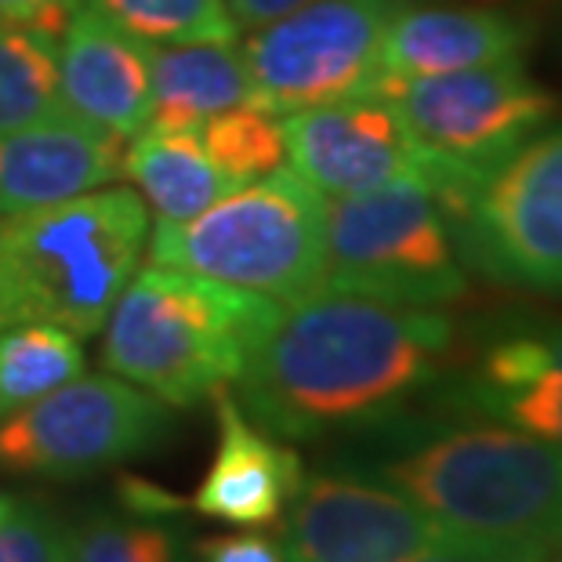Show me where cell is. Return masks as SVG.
Here are the masks:
<instances>
[{
  "mask_svg": "<svg viewBox=\"0 0 562 562\" xmlns=\"http://www.w3.org/2000/svg\"><path fill=\"white\" fill-rule=\"evenodd\" d=\"M283 305L189 269H138L105 319L102 367L167 406H196L244 374Z\"/></svg>",
  "mask_w": 562,
  "mask_h": 562,
  "instance_id": "3957f363",
  "label": "cell"
},
{
  "mask_svg": "<svg viewBox=\"0 0 562 562\" xmlns=\"http://www.w3.org/2000/svg\"><path fill=\"white\" fill-rule=\"evenodd\" d=\"M66 519L41 497H15L11 516L0 522V562H63Z\"/></svg>",
  "mask_w": 562,
  "mask_h": 562,
  "instance_id": "d4e9b609",
  "label": "cell"
},
{
  "mask_svg": "<svg viewBox=\"0 0 562 562\" xmlns=\"http://www.w3.org/2000/svg\"><path fill=\"white\" fill-rule=\"evenodd\" d=\"M403 0H308L250 30L240 55L258 102L272 113L374 94L385 80L381 47Z\"/></svg>",
  "mask_w": 562,
  "mask_h": 562,
  "instance_id": "30bf717a",
  "label": "cell"
},
{
  "mask_svg": "<svg viewBox=\"0 0 562 562\" xmlns=\"http://www.w3.org/2000/svg\"><path fill=\"white\" fill-rule=\"evenodd\" d=\"M461 363L442 308L316 291L283 305L236 378V403L277 439L360 436L406 414Z\"/></svg>",
  "mask_w": 562,
  "mask_h": 562,
  "instance_id": "6da1fadb",
  "label": "cell"
},
{
  "mask_svg": "<svg viewBox=\"0 0 562 562\" xmlns=\"http://www.w3.org/2000/svg\"><path fill=\"white\" fill-rule=\"evenodd\" d=\"M124 171V138L58 113L0 135V218L113 186Z\"/></svg>",
  "mask_w": 562,
  "mask_h": 562,
  "instance_id": "2e32d148",
  "label": "cell"
},
{
  "mask_svg": "<svg viewBox=\"0 0 562 562\" xmlns=\"http://www.w3.org/2000/svg\"><path fill=\"white\" fill-rule=\"evenodd\" d=\"M178 512L124 505L91 508L66 526L63 562H196V541Z\"/></svg>",
  "mask_w": 562,
  "mask_h": 562,
  "instance_id": "ffe728a7",
  "label": "cell"
},
{
  "mask_svg": "<svg viewBox=\"0 0 562 562\" xmlns=\"http://www.w3.org/2000/svg\"><path fill=\"white\" fill-rule=\"evenodd\" d=\"M464 269L530 294L562 291V124H548L447 211Z\"/></svg>",
  "mask_w": 562,
  "mask_h": 562,
  "instance_id": "ba28073f",
  "label": "cell"
},
{
  "mask_svg": "<svg viewBox=\"0 0 562 562\" xmlns=\"http://www.w3.org/2000/svg\"><path fill=\"white\" fill-rule=\"evenodd\" d=\"M447 406L562 447V316L501 323L450 381Z\"/></svg>",
  "mask_w": 562,
  "mask_h": 562,
  "instance_id": "4fadbf2b",
  "label": "cell"
},
{
  "mask_svg": "<svg viewBox=\"0 0 562 562\" xmlns=\"http://www.w3.org/2000/svg\"><path fill=\"white\" fill-rule=\"evenodd\" d=\"M83 374L80 338L52 323L0 330V422Z\"/></svg>",
  "mask_w": 562,
  "mask_h": 562,
  "instance_id": "7402d4cb",
  "label": "cell"
},
{
  "mask_svg": "<svg viewBox=\"0 0 562 562\" xmlns=\"http://www.w3.org/2000/svg\"><path fill=\"white\" fill-rule=\"evenodd\" d=\"M319 291L442 308L469 294V269L436 196L396 182L327 200Z\"/></svg>",
  "mask_w": 562,
  "mask_h": 562,
  "instance_id": "52a82bcc",
  "label": "cell"
},
{
  "mask_svg": "<svg viewBox=\"0 0 562 562\" xmlns=\"http://www.w3.org/2000/svg\"><path fill=\"white\" fill-rule=\"evenodd\" d=\"M11 508H15V497L11 494H0V522L11 516Z\"/></svg>",
  "mask_w": 562,
  "mask_h": 562,
  "instance_id": "f546056e",
  "label": "cell"
},
{
  "mask_svg": "<svg viewBox=\"0 0 562 562\" xmlns=\"http://www.w3.org/2000/svg\"><path fill=\"white\" fill-rule=\"evenodd\" d=\"M196 135L203 149H207V157L240 186L280 171L286 160L280 113H272L258 102L211 116L207 124L196 127Z\"/></svg>",
  "mask_w": 562,
  "mask_h": 562,
  "instance_id": "cb8c5ba5",
  "label": "cell"
},
{
  "mask_svg": "<svg viewBox=\"0 0 562 562\" xmlns=\"http://www.w3.org/2000/svg\"><path fill=\"white\" fill-rule=\"evenodd\" d=\"M291 171L323 200L370 193L396 182H422V157L396 110L381 94L283 113Z\"/></svg>",
  "mask_w": 562,
  "mask_h": 562,
  "instance_id": "7c38bea8",
  "label": "cell"
},
{
  "mask_svg": "<svg viewBox=\"0 0 562 562\" xmlns=\"http://www.w3.org/2000/svg\"><path fill=\"white\" fill-rule=\"evenodd\" d=\"M240 30H261L269 22H277L283 15H291L294 8L308 4V0H225Z\"/></svg>",
  "mask_w": 562,
  "mask_h": 562,
  "instance_id": "83f0119b",
  "label": "cell"
},
{
  "mask_svg": "<svg viewBox=\"0 0 562 562\" xmlns=\"http://www.w3.org/2000/svg\"><path fill=\"white\" fill-rule=\"evenodd\" d=\"M146 240L149 207L124 186L0 218V330L52 323L77 338L99 334Z\"/></svg>",
  "mask_w": 562,
  "mask_h": 562,
  "instance_id": "277c9868",
  "label": "cell"
},
{
  "mask_svg": "<svg viewBox=\"0 0 562 562\" xmlns=\"http://www.w3.org/2000/svg\"><path fill=\"white\" fill-rule=\"evenodd\" d=\"M175 436V414L116 374H77L0 422V472L83 480L116 469Z\"/></svg>",
  "mask_w": 562,
  "mask_h": 562,
  "instance_id": "9c48e42d",
  "label": "cell"
},
{
  "mask_svg": "<svg viewBox=\"0 0 562 562\" xmlns=\"http://www.w3.org/2000/svg\"><path fill=\"white\" fill-rule=\"evenodd\" d=\"M218 447L193 494V512L229 526H272L302 486V458L266 428H258L225 389L214 392Z\"/></svg>",
  "mask_w": 562,
  "mask_h": 562,
  "instance_id": "9a60e30c",
  "label": "cell"
},
{
  "mask_svg": "<svg viewBox=\"0 0 562 562\" xmlns=\"http://www.w3.org/2000/svg\"><path fill=\"white\" fill-rule=\"evenodd\" d=\"M258 102L240 47L229 44H178L153 47L149 124L157 131H196L236 105ZM261 105V102H258Z\"/></svg>",
  "mask_w": 562,
  "mask_h": 562,
  "instance_id": "ac0fdd59",
  "label": "cell"
},
{
  "mask_svg": "<svg viewBox=\"0 0 562 562\" xmlns=\"http://www.w3.org/2000/svg\"><path fill=\"white\" fill-rule=\"evenodd\" d=\"M548 552H533V548H505V544H483L464 541V537H439L425 552H417L411 562H544Z\"/></svg>",
  "mask_w": 562,
  "mask_h": 562,
  "instance_id": "484cf974",
  "label": "cell"
},
{
  "mask_svg": "<svg viewBox=\"0 0 562 562\" xmlns=\"http://www.w3.org/2000/svg\"><path fill=\"white\" fill-rule=\"evenodd\" d=\"M422 157V186L442 214L453 211L526 138L555 121L559 99L522 69L519 58L439 77L392 80L378 91Z\"/></svg>",
  "mask_w": 562,
  "mask_h": 562,
  "instance_id": "8992f818",
  "label": "cell"
},
{
  "mask_svg": "<svg viewBox=\"0 0 562 562\" xmlns=\"http://www.w3.org/2000/svg\"><path fill=\"white\" fill-rule=\"evenodd\" d=\"M77 0H0V19H33L63 30Z\"/></svg>",
  "mask_w": 562,
  "mask_h": 562,
  "instance_id": "f1b7e54d",
  "label": "cell"
},
{
  "mask_svg": "<svg viewBox=\"0 0 562 562\" xmlns=\"http://www.w3.org/2000/svg\"><path fill=\"white\" fill-rule=\"evenodd\" d=\"M447 537L400 490L352 464L305 475L280 530L283 562H411Z\"/></svg>",
  "mask_w": 562,
  "mask_h": 562,
  "instance_id": "8fae6325",
  "label": "cell"
},
{
  "mask_svg": "<svg viewBox=\"0 0 562 562\" xmlns=\"http://www.w3.org/2000/svg\"><path fill=\"white\" fill-rule=\"evenodd\" d=\"M323 214L327 200L280 167L196 218L157 225L149 258L294 305L323 286Z\"/></svg>",
  "mask_w": 562,
  "mask_h": 562,
  "instance_id": "5b68a950",
  "label": "cell"
},
{
  "mask_svg": "<svg viewBox=\"0 0 562 562\" xmlns=\"http://www.w3.org/2000/svg\"><path fill=\"white\" fill-rule=\"evenodd\" d=\"M530 44L526 22L497 8H417L392 15L381 66L392 80L439 77L458 69L512 63Z\"/></svg>",
  "mask_w": 562,
  "mask_h": 562,
  "instance_id": "e0dca14e",
  "label": "cell"
},
{
  "mask_svg": "<svg viewBox=\"0 0 562 562\" xmlns=\"http://www.w3.org/2000/svg\"><path fill=\"white\" fill-rule=\"evenodd\" d=\"M77 4L153 47L229 44L240 33L225 0H77Z\"/></svg>",
  "mask_w": 562,
  "mask_h": 562,
  "instance_id": "603a6c76",
  "label": "cell"
},
{
  "mask_svg": "<svg viewBox=\"0 0 562 562\" xmlns=\"http://www.w3.org/2000/svg\"><path fill=\"white\" fill-rule=\"evenodd\" d=\"M196 562H283V555L266 533H222L196 541Z\"/></svg>",
  "mask_w": 562,
  "mask_h": 562,
  "instance_id": "4316f807",
  "label": "cell"
},
{
  "mask_svg": "<svg viewBox=\"0 0 562 562\" xmlns=\"http://www.w3.org/2000/svg\"><path fill=\"white\" fill-rule=\"evenodd\" d=\"M153 44L74 4L58 33V113L135 138L149 124Z\"/></svg>",
  "mask_w": 562,
  "mask_h": 562,
  "instance_id": "5bb4252c",
  "label": "cell"
},
{
  "mask_svg": "<svg viewBox=\"0 0 562 562\" xmlns=\"http://www.w3.org/2000/svg\"><path fill=\"white\" fill-rule=\"evenodd\" d=\"M58 33L47 22L0 19V135L58 116Z\"/></svg>",
  "mask_w": 562,
  "mask_h": 562,
  "instance_id": "44dd1931",
  "label": "cell"
},
{
  "mask_svg": "<svg viewBox=\"0 0 562 562\" xmlns=\"http://www.w3.org/2000/svg\"><path fill=\"white\" fill-rule=\"evenodd\" d=\"M544 562H562V544H559V548H555V552H552V555H548Z\"/></svg>",
  "mask_w": 562,
  "mask_h": 562,
  "instance_id": "4dcf8cb0",
  "label": "cell"
},
{
  "mask_svg": "<svg viewBox=\"0 0 562 562\" xmlns=\"http://www.w3.org/2000/svg\"><path fill=\"white\" fill-rule=\"evenodd\" d=\"M349 461L400 490L442 533L533 548L562 544V447L494 417L453 411L400 414L360 432Z\"/></svg>",
  "mask_w": 562,
  "mask_h": 562,
  "instance_id": "7a4b0ae2",
  "label": "cell"
},
{
  "mask_svg": "<svg viewBox=\"0 0 562 562\" xmlns=\"http://www.w3.org/2000/svg\"><path fill=\"white\" fill-rule=\"evenodd\" d=\"M146 207L157 211V225H175L196 218L211 203L240 189L233 175H225L207 157L196 131H157L142 127L124 149V171Z\"/></svg>",
  "mask_w": 562,
  "mask_h": 562,
  "instance_id": "d6986e66",
  "label": "cell"
}]
</instances>
